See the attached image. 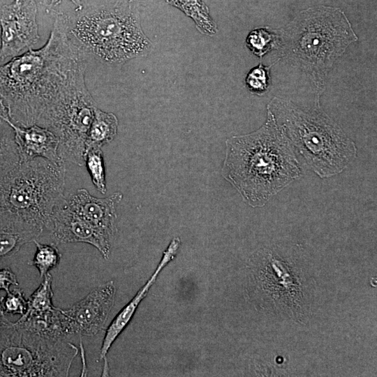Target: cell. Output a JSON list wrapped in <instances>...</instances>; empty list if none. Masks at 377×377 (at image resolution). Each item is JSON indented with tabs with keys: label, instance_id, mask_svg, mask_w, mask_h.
Listing matches in <instances>:
<instances>
[{
	"label": "cell",
	"instance_id": "16",
	"mask_svg": "<svg viewBox=\"0 0 377 377\" xmlns=\"http://www.w3.org/2000/svg\"><path fill=\"white\" fill-rule=\"evenodd\" d=\"M117 129L118 119L116 115L96 107L88 131L85 150L91 147H102L110 142L117 135Z\"/></svg>",
	"mask_w": 377,
	"mask_h": 377
},
{
	"label": "cell",
	"instance_id": "1",
	"mask_svg": "<svg viewBox=\"0 0 377 377\" xmlns=\"http://www.w3.org/2000/svg\"><path fill=\"white\" fill-rule=\"evenodd\" d=\"M51 12L46 43L0 65V114L18 126L38 125L85 66L68 37L64 13Z\"/></svg>",
	"mask_w": 377,
	"mask_h": 377
},
{
	"label": "cell",
	"instance_id": "20",
	"mask_svg": "<svg viewBox=\"0 0 377 377\" xmlns=\"http://www.w3.org/2000/svg\"><path fill=\"white\" fill-rule=\"evenodd\" d=\"M52 275L47 273L43 277L40 286L27 300V310L22 316L45 314L52 311L55 308L52 300Z\"/></svg>",
	"mask_w": 377,
	"mask_h": 377
},
{
	"label": "cell",
	"instance_id": "30",
	"mask_svg": "<svg viewBox=\"0 0 377 377\" xmlns=\"http://www.w3.org/2000/svg\"><path fill=\"white\" fill-rule=\"evenodd\" d=\"M16 1H21V0H16Z\"/></svg>",
	"mask_w": 377,
	"mask_h": 377
},
{
	"label": "cell",
	"instance_id": "18",
	"mask_svg": "<svg viewBox=\"0 0 377 377\" xmlns=\"http://www.w3.org/2000/svg\"><path fill=\"white\" fill-rule=\"evenodd\" d=\"M20 165V156L15 133L0 116V179Z\"/></svg>",
	"mask_w": 377,
	"mask_h": 377
},
{
	"label": "cell",
	"instance_id": "8",
	"mask_svg": "<svg viewBox=\"0 0 377 377\" xmlns=\"http://www.w3.org/2000/svg\"><path fill=\"white\" fill-rule=\"evenodd\" d=\"M85 69H80L38 124L57 136L60 157L79 166L85 164L86 140L97 107L85 83Z\"/></svg>",
	"mask_w": 377,
	"mask_h": 377
},
{
	"label": "cell",
	"instance_id": "6",
	"mask_svg": "<svg viewBox=\"0 0 377 377\" xmlns=\"http://www.w3.org/2000/svg\"><path fill=\"white\" fill-rule=\"evenodd\" d=\"M64 163L37 157L0 179V212L47 228L54 209L65 202Z\"/></svg>",
	"mask_w": 377,
	"mask_h": 377
},
{
	"label": "cell",
	"instance_id": "19",
	"mask_svg": "<svg viewBox=\"0 0 377 377\" xmlns=\"http://www.w3.org/2000/svg\"><path fill=\"white\" fill-rule=\"evenodd\" d=\"M280 43V29H274L269 27L252 30L246 38V47L260 58L272 50L279 49Z\"/></svg>",
	"mask_w": 377,
	"mask_h": 377
},
{
	"label": "cell",
	"instance_id": "11",
	"mask_svg": "<svg viewBox=\"0 0 377 377\" xmlns=\"http://www.w3.org/2000/svg\"><path fill=\"white\" fill-rule=\"evenodd\" d=\"M47 229L60 243H87L97 249L104 259L110 258L113 239L71 210L66 199L54 209Z\"/></svg>",
	"mask_w": 377,
	"mask_h": 377
},
{
	"label": "cell",
	"instance_id": "10",
	"mask_svg": "<svg viewBox=\"0 0 377 377\" xmlns=\"http://www.w3.org/2000/svg\"><path fill=\"white\" fill-rule=\"evenodd\" d=\"M116 288L114 281L91 290L70 308L63 309L71 335L93 337L104 327L114 305Z\"/></svg>",
	"mask_w": 377,
	"mask_h": 377
},
{
	"label": "cell",
	"instance_id": "14",
	"mask_svg": "<svg viewBox=\"0 0 377 377\" xmlns=\"http://www.w3.org/2000/svg\"><path fill=\"white\" fill-rule=\"evenodd\" d=\"M180 244L181 240L179 237H174L171 240L167 249L163 252V256L151 277L110 323L106 329L102 342L100 350V359L106 357L112 345L132 319L138 305L145 297L158 274L176 256Z\"/></svg>",
	"mask_w": 377,
	"mask_h": 377
},
{
	"label": "cell",
	"instance_id": "26",
	"mask_svg": "<svg viewBox=\"0 0 377 377\" xmlns=\"http://www.w3.org/2000/svg\"><path fill=\"white\" fill-rule=\"evenodd\" d=\"M63 0H43L45 6L48 9H52L54 6L59 4ZM75 6V11L81 10L83 8L82 0H69Z\"/></svg>",
	"mask_w": 377,
	"mask_h": 377
},
{
	"label": "cell",
	"instance_id": "28",
	"mask_svg": "<svg viewBox=\"0 0 377 377\" xmlns=\"http://www.w3.org/2000/svg\"><path fill=\"white\" fill-rule=\"evenodd\" d=\"M142 0H108V1H121L136 6V3Z\"/></svg>",
	"mask_w": 377,
	"mask_h": 377
},
{
	"label": "cell",
	"instance_id": "13",
	"mask_svg": "<svg viewBox=\"0 0 377 377\" xmlns=\"http://www.w3.org/2000/svg\"><path fill=\"white\" fill-rule=\"evenodd\" d=\"M0 116L14 131L20 163L37 157L46 158L57 164L64 163L59 154V139L52 131L37 124L26 127L18 126L7 117L1 114Z\"/></svg>",
	"mask_w": 377,
	"mask_h": 377
},
{
	"label": "cell",
	"instance_id": "9",
	"mask_svg": "<svg viewBox=\"0 0 377 377\" xmlns=\"http://www.w3.org/2000/svg\"><path fill=\"white\" fill-rule=\"evenodd\" d=\"M35 0H14L0 7V63L31 49L40 36Z\"/></svg>",
	"mask_w": 377,
	"mask_h": 377
},
{
	"label": "cell",
	"instance_id": "21",
	"mask_svg": "<svg viewBox=\"0 0 377 377\" xmlns=\"http://www.w3.org/2000/svg\"><path fill=\"white\" fill-rule=\"evenodd\" d=\"M36 251L29 265L34 266L43 278L59 263L61 254L57 246L53 244H41L35 239Z\"/></svg>",
	"mask_w": 377,
	"mask_h": 377
},
{
	"label": "cell",
	"instance_id": "29",
	"mask_svg": "<svg viewBox=\"0 0 377 377\" xmlns=\"http://www.w3.org/2000/svg\"><path fill=\"white\" fill-rule=\"evenodd\" d=\"M5 318H6L5 316H1V315H0V323H1L2 321H3Z\"/></svg>",
	"mask_w": 377,
	"mask_h": 377
},
{
	"label": "cell",
	"instance_id": "7",
	"mask_svg": "<svg viewBox=\"0 0 377 377\" xmlns=\"http://www.w3.org/2000/svg\"><path fill=\"white\" fill-rule=\"evenodd\" d=\"M77 353L68 338L33 332L6 318L0 323V376H68Z\"/></svg>",
	"mask_w": 377,
	"mask_h": 377
},
{
	"label": "cell",
	"instance_id": "15",
	"mask_svg": "<svg viewBox=\"0 0 377 377\" xmlns=\"http://www.w3.org/2000/svg\"><path fill=\"white\" fill-rule=\"evenodd\" d=\"M43 230L39 226L0 212V263L15 256L24 244L36 239Z\"/></svg>",
	"mask_w": 377,
	"mask_h": 377
},
{
	"label": "cell",
	"instance_id": "25",
	"mask_svg": "<svg viewBox=\"0 0 377 377\" xmlns=\"http://www.w3.org/2000/svg\"><path fill=\"white\" fill-rule=\"evenodd\" d=\"M19 284L15 274L10 267L0 269V290L10 292V286Z\"/></svg>",
	"mask_w": 377,
	"mask_h": 377
},
{
	"label": "cell",
	"instance_id": "27",
	"mask_svg": "<svg viewBox=\"0 0 377 377\" xmlns=\"http://www.w3.org/2000/svg\"><path fill=\"white\" fill-rule=\"evenodd\" d=\"M80 348H81V353H82V359L83 360V364H82V366H83V369L82 370V376H83V374H86L87 373V369H86V364L84 363V361H85V359H84V356H85V354H84V348H83V346H82V341L80 342Z\"/></svg>",
	"mask_w": 377,
	"mask_h": 377
},
{
	"label": "cell",
	"instance_id": "23",
	"mask_svg": "<svg viewBox=\"0 0 377 377\" xmlns=\"http://www.w3.org/2000/svg\"><path fill=\"white\" fill-rule=\"evenodd\" d=\"M260 63L252 68L246 75L245 84L251 93L263 95L267 90L270 84V68Z\"/></svg>",
	"mask_w": 377,
	"mask_h": 377
},
{
	"label": "cell",
	"instance_id": "17",
	"mask_svg": "<svg viewBox=\"0 0 377 377\" xmlns=\"http://www.w3.org/2000/svg\"><path fill=\"white\" fill-rule=\"evenodd\" d=\"M165 1L191 17L200 33L207 36L216 34L218 31L216 24L210 16L208 7L202 0Z\"/></svg>",
	"mask_w": 377,
	"mask_h": 377
},
{
	"label": "cell",
	"instance_id": "5",
	"mask_svg": "<svg viewBox=\"0 0 377 377\" xmlns=\"http://www.w3.org/2000/svg\"><path fill=\"white\" fill-rule=\"evenodd\" d=\"M267 109L320 177L341 172L356 157L355 142L320 108L318 102L314 108H306L288 99L274 97Z\"/></svg>",
	"mask_w": 377,
	"mask_h": 377
},
{
	"label": "cell",
	"instance_id": "24",
	"mask_svg": "<svg viewBox=\"0 0 377 377\" xmlns=\"http://www.w3.org/2000/svg\"><path fill=\"white\" fill-rule=\"evenodd\" d=\"M28 307L27 300L25 299L22 289L16 288L6 293V295L0 298V315H20L27 311Z\"/></svg>",
	"mask_w": 377,
	"mask_h": 377
},
{
	"label": "cell",
	"instance_id": "2",
	"mask_svg": "<svg viewBox=\"0 0 377 377\" xmlns=\"http://www.w3.org/2000/svg\"><path fill=\"white\" fill-rule=\"evenodd\" d=\"M226 146L222 175L251 207H263L301 176L294 147L267 109L260 128L228 138Z\"/></svg>",
	"mask_w": 377,
	"mask_h": 377
},
{
	"label": "cell",
	"instance_id": "3",
	"mask_svg": "<svg viewBox=\"0 0 377 377\" xmlns=\"http://www.w3.org/2000/svg\"><path fill=\"white\" fill-rule=\"evenodd\" d=\"M77 12L64 13L67 34L84 61L89 57L119 65L146 54L151 47L135 5L108 1Z\"/></svg>",
	"mask_w": 377,
	"mask_h": 377
},
{
	"label": "cell",
	"instance_id": "22",
	"mask_svg": "<svg viewBox=\"0 0 377 377\" xmlns=\"http://www.w3.org/2000/svg\"><path fill=\"white\" fill-rule=\"evenodd\" d=\"M84 160L94 185L98 191L105 194L107 188L103 153L101 147H91L86 149Z\"/></svg>",
	"mask_w": 377,
	"mask_h": 377
},
{
	"label": "cell",
	"instance_id": "4",
	"mask_svg": "<svg viewBox=\"0 0 377 377\" xmlns=\"http://www.w3.org/2000/svg\"><path fill=\"white\" fill-rule=\"evenodd\" d=\"M279 29L281 57L309 75L318 91L335 61L358 40L345 13L327 6L303 10Z\"/></svg>",
	"mask_w": 377,
	"mask_h": 377
},
{
	"label": "cell",
	"instance_id": "12",
	"mask_svg": "<svg viewBox=\"0 0 377 377\" xmlns=\"http://www.w3.org/2000/svg\"><path fill=\"white\" fill-rule=\"evenodd\" d=\"M123 195L114 193L100 198L91 195L87 190L80 188L66 199L68 207L87 222L114 239L117 232V207Z\"/></svg>",
	"mask_w": 377,
	"mask_h": 377
}]
</instances>
